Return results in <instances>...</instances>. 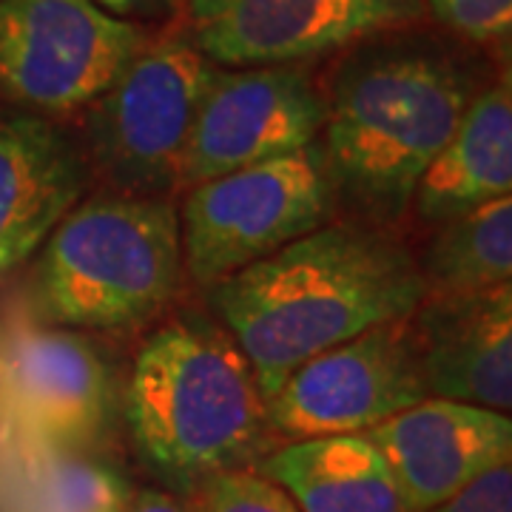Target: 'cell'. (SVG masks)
<instances>
[{
    "label": "cell",
    "mask_w": 512,
    "mask_h": 512,
    "mask_svg": "<svg viewBox=\"0 0 512 512\" xmlns=\"http://www.w3.org/2000/svg\"><path fill=\"white\" fill-rule=\"evenodd\" d=\"M481 89L476 63L424 32H384L339 52L319 86V148L339 211L384 231L404 220Z\"/></svg>",
    "instance_id": "1"
},
{
    "label": "cell",
    "mask_w": 512,
    "mask_h": 512,
    "mask_svg": "<svg viewBox=\"0 0 512 512\" xmlns=\"http://www.w3.org/2000/svg\"><path fill=\"white\" fill-rule=\"evenodd\" d=\"M205 293L268 402L296 367L410 316L427 291L402 239L336 217Z\"/></svg>",
    "instance_id": "2"
},
{
    "label": "cell",
    "mask_w": 512,
    "mask_h": 512,
    "mask_svg": "<svg viewBox=\"0 0 512 512\" xmlns=\"http://www.w3.org/2000/svg\"><path fill=\"white\" fill-rule=\"evenodd\" d=\"M123 419L140 458L183 490L254 467L274 436L248 356L217 319L197 313L165 322L140 345Z\"/></svg>",
    "instance_id": "3"
},
{
    "label": "cell",
    "mask_w": 512,
    "mask_h": 512,
    "mask_svg": "<svg viewBox=\"0 0 512 512\" xmlns=\"http://www.w3.org/2000/svg\"><path fill=\"white\" fill-rule=\"evenodd\" d=\"M174 197H83L40 245L23 302L40 325L72 333L134 330L183 282Z\"/></svg>",
    "instance_id": "4"
},
{
    "label": "cell",
    "mask_w": 512,
    "mask_h": 512,
    "mask_svg": "<svg viewBox=\"0 0 512 512\" xmlns=\"http://www.w3.org/2000/svg\"><path fill=\"white\" fill-rule=\"evenodd\" d=\"M185 35L151 37L114 86L83 109V157L106 191L131 197L180 194L185 148L214 74Z\"/></svg>",
    "instance_id": "5"
},
{
    "label": "cell",
    "mask_w": 512,
    "mask_h": 512,
    "mask_svg": "<svg viewBox=\"0 0 512 512\" xmlns=\"http://www.w3.org/2000/svg\"><path fill=\"white\" fill-rule=\"evenodd\" d=\"M183 271L214 288L339 217L319 140L183 191Z\"/></svg>",
    "instance_id": "6"
},
{
    "label": "cell",
    "mask_w": 512,
    "mask_h": 512,
    "mask_svg": "<svg viewBox=\"0 0 512 512\" xmlns=\"http://www.w3.org/2000/svg\"><path fill=\"white\" fill-rule=\"evenodd\" d=\"M114 382L86 333L40 325L23 296L0 302V464L92 450L109 430Z\"/></svg>",
    "instance_id": "7"
},
{
    "label": "cell",
    "mask_w": 512,
    "mask_h": 512,
    "mask_svg": "<svg viewBox=\"0 0 512 512\" xmlns=\"http://www.w3.org/2000/svg\"><path fill=\"white\" fill-rule=\"evenodd\" d=\"M148 40L92 0H0V97L46 120L89 109Z\"/></svg>",
    "instance_id": "8"
},
{
    "label": "cell",
    "mask_w": 512,
    "mask_h": 512,
    "mask_svg": "<svg viewBox=\"0 0 512 512\" xmlns=\"http://www.w3.org/2000/svg\"><path fill=\"white\" fill-rule=\"evenodd\" d=\"M430 399L410 316L384 322L293 370L268 399L274 433L291 441L362 436Z\"/></svg>",
    "instance_id": "9"
},
{
    "label": "cell",
    "mask_w": 512,
    "mask_h": 512,
    "mask_svg": "<svg viewBox=\"0 0 512 512\" xmlns=\"http://www.w3.org/2000/svg\"><path fill=\"white\" fill-rule=\"evenodd\" d=\"M421 18V0H185V37L214 66H293Z\"/></svg>",
    "instance_id": "10"
},
{
    "label": "cell",
    "mask_w": 512,
    "mask_h": 512,
    "mask_svg": "<svg viewBox=\"0 0 512 512\" xmlns=\"http://www.w3.org/2000/svg\"><path fill=\"white\" fill-rule=\"evenodd\" d=\"M322 123L319 80L305 63L217 69L185 148L180 194L313 146Z\"/></svg>",
    "instance_id": "11"
},
{
    "label": "cell",
    "mask_w": 512,
    "mask_h": 512,
    "mask_svg": "<svg viewBox=\"0 0 512 512\" xmlns=\"http://www.w3.org/2000/svg\"><path fill=\"white\" fill-rule=\"evenodd\" d=\"M376 444L407 512H430L512 461V419L476 404L424 399L362 433Z\"/></svg>",
    "instance_id": "12"
},
{
    "label": "cell",
    "mask_w": 512,
    "mask_h": 512,
    "mask_svg": "<svg viewBox=\"0 0 512 512\" xmlns=\"http://www.w3.org/2000/svg\"><path fill=\"white\" fill-rule=\"evenodd\" d=\"M427 396L512 410V282L476 293H424L410 313Z\"/></svg>",
    "instance_id": "13"
},
{
    "label": "cell",
    "mask_w": 512,
    "mask_h": 512,
    "mask_svg": "<svg viewBox=\"0 0 512 512\" xmlns=\"http://www.w3.org/2000/svg\"><path fill=\"white\" fill-rule=\"evenodd\" d=\"M89 180L83 148L55 120L0 114V279L40 251Z\"/></svg>",
    "instance_id": "14"
},
{
    "label": "cell",
    "mask_w": 512,
    "mask_h": 512,
    "mask_svg": "<svg viewBox=\"0 0 512 512\" xmlns=\"http://www.w3.org/2000/svg\"><path fill=\"white\" fill-rule=\"evenodd\" d=\"M512 197V86L504 69L473 97L456 134L424 168L410 208L427 225Z\"/></svg>",
    "instance_id": "15"
},
{
    "label": "cell",
    "mask_w": 512,
    "mask_h": 512,
    "mask_svg": "<svg viewBox=\"0 0 512 512\" xmlns=\"http://www.w3.org/2000/svg\"><path fill=\"white\" fill-rule=\"evenodd\" d=\"M299 512H407L384 456L367 436L288 441L256 464Z\"/></svg>",
    "instance_id": "16"
},
{
    "label": "cell",
    "mask_w": 512,
    "mask_h": 512,
    "mask_svg": "<svg viewBox=\"0 0 512 512\" xmlns=\"http://www.w3.org/2000/svg\"><path fill=\"white\" fill-rule=\"evenodd\" d=\"M131 487L92 450H43L0 464V512H126Z\"/></svg>",
    "instance_id": "17"
},
{
    "label": "cell",
    "mask_w": 512,
    "mask_h": 512,
    "mask_svg": "<svg viewBox=\"0 0 512 512\" xmlns=\"http://www.w3.org/2000/svg\"><path fill=\"white\" fill-rule=\"evenodd\" d=\"M416 262L427 293H476L512 282V197L436 225Z\"/></svg>",
    "instance_id": "18"
},
{
    "label": "cell",
    "mask_w": 512,
    "mask_h": 512,
    "mask_svg": "<svg viewBox=\"0 0 512 512\" xmlns=\"http://www.w3.org/2000/svg\"><path fill=\"white\" fill-rule=\"evenodd\" d=\"M197 512H299L274 481L259 476L254 467L231 470L211 478L197 490Z\"/></svg>",
    "instance_id": "19"
},
{
    "label": "cell",
    "mask_w": 512,
    "mask_h": 512,
    "mask_svg": "<svg viewBox=\"0 0 512 512\" xmlns=\"http://www.w3.org/2000/svg\"><path fill=\"white\" fill-rule=\"evenodd\" d=\"M447 32L473 46L507 43L512 32V0H421Z\"/></svg>",
    "instance_id": "20"
},
{
    "label": "cell",
    "mask_w": 512,
    "mask_h": 512,
    "mask_svg": "<svg viewBox=\"0 0 512 512\" xmlns=\"http://www.w3.org/2000/svg\"><path fill=\"white\" fill-rule=\"evenodd\" d=\"M430 512H512V461L484 473Z\"/></svg>",
    "instance_id": "21"
},
{
    "label": "cell",
    "mask_w": 512,
    "mask_h": 512,
    "mask_svg": "<svg viewBox=\"0 0 512 512\" xmlns=\"http://www.w3.org/2000/svg\"><path fill=\"white\" fill-rule=\"evenodd\" d=\"M126 512H197L194 504H185L177 495L163 493V490H143L131 495Z\"/></svg>",
    "instance_id": "22"
},
{
    "label": "cell",
    "mask_w": 512,
    "mask_h": 512,
    "mask_svg": "<svg viewBox=\"0 0 512 512\" xmlns=\"http://www.w3.org/2000/svg\"><path fill=\"white\" fill-rule=\"evenodd\" d=\"M100 9H106L114 18L128 20V15H143V12H157V9H171L183 0H92Z\"/></svg>",
    "instance_id": "23"
}]
</instances>
